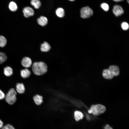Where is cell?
Segmentation results:
<instances>
[{"label":"cell","instance_id":"obj_1","mask_svg":"<svg viewBox=\"0 0 129 129\" xmlns=\"http://www.w3.org/2000/svg\"><path fill=\"white\" fill-rule=\"evenodd\" d=\"M32 70L33 73L36 75H41L46 72L47 67L46 64L43 62H36L32 64Z\"/></svg>","mask_w":129,"mask_h":129},{"label":"cell","instance_id":"obj_2","mask_svg":"<svg viewBox=\"0 0 129 129\" xmlns=\"http://www.w3.org/2000/svg\"><path fill=\"white\" fill-rule=\"evenodd\" d=\"M106 110L105 106L100 104L92 105L88 110V113L95 116H98L104 113Z\"/></svg>","mask_w":129,"mask_h":129},{"label":"cell","instance_id":"obj_3","mask_svg":"<svg viewBox=\"0 0 129 129\" xmlns=\"http://www.w3.org/2000/svg\"><path fill=\"white\" fill-rule=\"evenodd\" d=\"M16 94L14 89H11L5 96V98L6 102L9 104H13L16 100Z\"/></svg>","mask_w":129,"mask_h":129},{"label":"cell","instance_id":"obj_4","mask_svg":"<svg viewBox=\"0 0 129 129\" xmlns=\"http://www.w3.org/2000/svg\"><path fill=\"white\" fill-rule=\"evenodd\" d=\"M81 16L84 19L88 18L92 16L93 13L92 10L87 6L82 8L80 11Z\"/></svg>","mask_w":129,"mask_h":129},{"label":"cell","instance_id":"obj_5","mask_svg":"<svg viewBox=\"0 0 129 129\" xmlns=\"http://www.w3.org/2000/svg\"><path fill=\"white\" fill-rule=\"evenodd\" d=\"M113 11L114 15L116 16H121L124 12L122 7L118 5H116L114 6Z\"/></svg>","mask_w":129,"mask_h":129},{"label":"cell","instance_id":"obj_6","mask_svg":"<svg viewBox=\"0 0 129 129\" xmlns=\"http://www.w3.org/2000/svg\"><path fill=\"white\" fill-rule=\"evenodd\" d=\"M24 16L26 18H28L33 16L34 14V11L31 7L27 6L24 7L23 10Z\"/></svg>","mask_w":129,"mask_h":129},{"label":"cell","instance_id":"obj_7","mask_svg":"<svg viewBox=\"0 0 129 129\" xmlns=\"http://www.w3.org/2000/svg\"><path fill=\"white\" fill-rule=\"evenodd\" d=\"M22 65L26 68H28L31 66L32 62L31 59L29 57H25L22 59L21 62Z\"/></svg>","mask_w":129,"mask_h":129},{"label":"cell","instance_id":"obj_8","mask_svg":"<svg viewBox=\"0 0 129 129\" xmlns=\"http://www.w3.org/2000/svg\"><path fill=\"white\" fill-rule=\"evenodd\" d=\"M103 77L106 79H112L114 76L111 71L108 69L104 70L102 72Z\"/></svg>","mask_w":129,"mask_h":129},{"label":"cell","instance_id":"obj_9","mask_svg":"<svg viewBox=\"0 0 129 129\" xmlns=\"http://www.w3.org/2000/svg\"><path fill=\"white\" fill-rule=\"evenodd\" d=\"M37 21L39 25L42 26H44L47 24L48 20L46 17L42 16L37 19Z\"/></svg>","mask_w":129,"mask_h":129},{"label":"cell","instance_id":"obj_10","mask_svg":"<svg viewBox=\"0 0 129 129\" xmlns=\"http://www.w3.org/2000/svg\"><path fill=\"white\" fill-rule=\"evenodd\" d=\"M51 47L49 44L47 42L45 41L41 44L40 50L43 52H47L51 49Z\"/></svg>","mask_w":129,"mask_h":129},{"label":"cell","instance_id":"obj_11","mask_svg":"<svg viewBox=\"0 0 129 129\" xmlns=\"http://www.w3.org/2000/svg\"><path fill=\"white\" fill-rule=\"evenodd\" d=\"M108 69L111 71L114 75L117 76L119 73V70L118 67L116 65H112L109 66Z\"/></svg>","mask_w":129,"mask_h":129},{"label":"cell","instance_id":"obj_12","mask_svg":"<svg viewBox=\"0 0 129 129\" xmlns=\"http://www.w3.org/2000/svg\"><path fill=\"white\" fill-rule=\"evenodd\" d=\"M16 89L17 92L20 94L24 93L25 89L24 85L22 83H18L17 84Z\"/></svg>","mask_w":129,"mask_h":129},{"label":"cell","instance_id":"obj_13","mask_svg":"<svg viewBox=\"0 0 129 129\" xmlns=\"http://www.w3.org/2000/svg\"><path fill=\"white\" fill-rule=\"evenodd\" d=\"M31 74L30 71L27 69L22 70L21 71V75L22 77L24 78L28 77Z\"/></svg>","mask_w":129,"mask_h":129},{"label":"cell","instance_id":"obj_14","mask_svg":"<svg viewBox=\"0 0 129 129\" xmlns=\"http://www.w3.org/2000/svg\"><path fill=\"white\" fill-rule=\"evenodd\" d=\"M42 96L38 95H36L34 96L33 99L35 103L38 105L41 104L43 102Z\"/></svg>","mask_w":129,"mask_h":129},{"label":"cell","instance_id":"obj_15","mask_svg":"<svg viewBox=\"0 0 129 129\" xmlns=\"http://www.w3.org/2000/svg\"><path fill=\"white\" fill-rule=\"evenodd\" d=\"M4 72L6 76L9 77L11 76L13 73L12 69L10 67L7 66L5 67L4 70Z\"/></svg>","mask_w":129,"mask_h":129},{"label":"cell","instance_id":"obj_16","mask_svg":"<svg viewBox=\"0 0 129 129\" xmlns=\"http://www.w3.org/2000/svg\"><path fill=\"white\" fill-rule=\"evenodd\" d=\"M74 117L75 120L76 121H78L83 118L84 115L81 112L76 111L74 112Z\"/></svg>","mask_w":129,"mask_h":129},{"label":"cell","instance_id":"obj_17","mask_svg":"<svg viewBox=\"0 0 129 129\" xmlns=\"http://www.w3.org/2000/svg\"><path fill=\"white\" fill-rule=\"evenodd\" d=\"M55 13L56 15L59 18L63 17L65 15V11L62 8L59 7L56 10Z\"/></svg>","mask_w":129,"mask_h":129},{"label":"cell","instance_id":"obj_18","mask_svg":"<svg viewBox=\"0 0 129 129\" xmlns=\"http://www.w3.org/2000/svg\"><path fill=\"white\" fill-rule=\"evenodd\" d=\"M30 3L31 5L37 9H39L41 4V2L39 0H31Z\"/></svg>","mask_w":129,"mask_h":129},{"label":"cell","instance_id":"obj_19","mask_svg":"<svg viewBox=\"0 0 129 129\" xmlns=\"http://www.w3.org/2000/svg\"><path fill=\"white\" fill-rule=\"evenodd\" d=\"M10 10L12 11H15L17 10L18 7L16 4L13 1L10 2L9 5Z\"/></svg>","mask_w":129,"mask_h":129},{"label":"cell","instance_id":"obj_20","mask_svg":"<svg viewBox=\"0 0 129 129\" xmlns=\"http://www.w3.org/2000/svg\"><path fill=\"white\" fill-rule=\"evenodd\" d=\"M7 41L6 38L3 36L0 35V47H4L6 45Z\"/></svg>","mask_w":129,"mask_h":129},{"label":"cell","instance_id":"obj_21","mask_svg":"<svg viewBox=\"0 0 129 129\" xmlns=\"http://www.w3.org/2000/svg\"><path fill=\"white\" fill-rule=\"evenodd\" d=\"M7 59V57L4 53L0 52V64L5 62Z\"/></svg>","mask_w":129,"mask_h":129},{"label":"cell","instance_id":"obj_22","mask_svg":"<svg viewBox=\"0 0 129 129\" xmlns=\"http://www.w3.org/2000/svg\"><path fill=\"white\" fill-rule=\"evenodd\" d=\"M101 6L102 8L105 11H107L109 9V6L107 3H103L101 4Z\"/></svg>","mask_w":129,"mask_h":129},{"label":"cell","instance_id":"obj_23","mask_svg":"<svg viewBox=\"0 0 129 129\" xmlns=\"http://www.w3.org/2000/svg\"><path fill=\"white\" fill-rule=\"evenodd\" d=\"M121 26L122 29L124 30H127L129 28V24L126 22H123L121 24Z\"/></svg>","mask_w":129,"mask_h":129},{"label":"cell","instance_id":"obj_24","mask_svg":"<svg viewBox=\"0 0 129 129\" xmlns=\"http://www.w3.org/2000/svg\"><path fill=\"white\" fill-rule=\"evenodd\" d=\"M1 129H15L12 125L9 124H7L3 126Z\"/></svg>","mask_w":129,"mask_h":129},{"label":"cell","instance_id":"obj_25","mask_svg":"<svg viewBox=\"0 0 129 129\" xmlns=\"http://www.w3.org/2000/svg\"><path fill=\"white\" fill-rule=\"evenodd\" d=\"M5 96L4 93L0 89V100L4 99L5 97Z\"/></svg>","mask_w":129,"mask_h":129},{"label":"cell","instance_id":"obj_26","mask_svg":"<svg viewBox=\"0 0 129 129\" xmlns=\"http://www.w3.org/2000/svg\"><path fill=\"white\" fill-rule=\"evenodd\" d=\"M104 129H113L108 124L106 125L104 127Z\"/></svg>","mask_w":129,"mask_h":129},{"label":"cell","instance_id":"obj_27","mask_svg":"<svg viewBox=\"0 0 129 129\" xmlns=\"http://www.w3.org/2000/svg\"><path fill=\"white\" fill-rule=\"evenodd\" d=\"M3 123L2 121L0 119V129H1L3 126Z\"/></svg>","mask_w":129,"mask_h":129},{"label":"cell","instance_id":"obj_28","mask_svg":"<svg viewBox=\"0 0 129 129\" xmlns=\"http://www.w3.org/2000/svg\"><path fill=\"white\" fill-rule=\"evenodd\" d=\"M113 0L115 2H119V1H122L123 0Z\"/></svg>","mask_w":129,"mask_h":129},{"label":"cell","instance_id":"obj_29","mask_svg":"<svg viewBox=\"0 0 129 129\" xmlns=\"http://www.w3.org/2000/svg\"><path fill=\"white\" fill-rule=\"evenodd\" d=\"M69 0L71 1H74L75 0Z\"/></svg>","mask_w":129,"mask_h":129},{"label":"cell","instance_id":"obj_30","mask_svg":"<svg viewBox=\"0 0 129 129\" xmlns=\"http://www.w3.org/2000/svg\"><path fill=\"white\" fill-rule=\"evenodd\" d=\"M127 1L128 2V3H129V0H127Z\"/></svg>","mask_w":129,"mask_h":129}]
</instances>
